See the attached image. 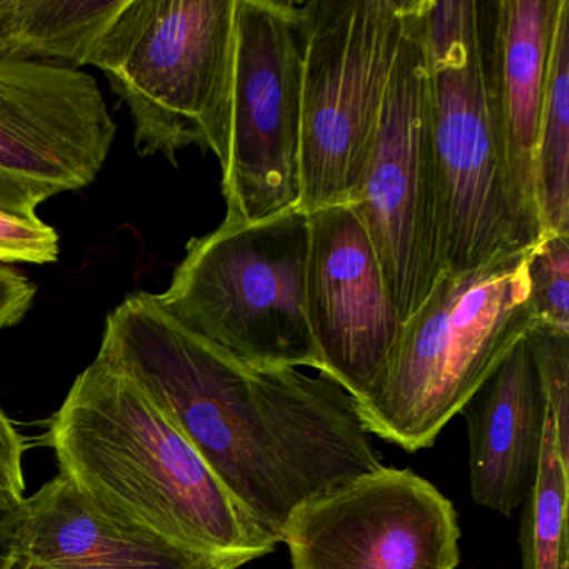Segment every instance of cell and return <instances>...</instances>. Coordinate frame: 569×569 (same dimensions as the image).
<instances>
[{"instance_id":"obj_1","label":"cell","mask_w":569,"mask_h":569,"mask_svg":"<svg viewBox=\"0 0 569 569\" xmlns=\"http://www.w3.org/2000/svg\"><path fill=\"white\" fill-rule=\"evenodd\" d=\"M96 358L128 376L279 541L296 509L382 468L356 399L331 376L241 365L149 292L108 316Z\"/></svg>"},{"instance_id":"obj_2","label":"cell","mask_w":569,"mask_h":569,"mask_svg":"<svg viewBox=\"0 0 569 569\" xmlns=\"http://www.w3.org/2000/svg\"><path fill=\"white\" fill-rule=\"evenodd\" d=\"M41 442L102 515L222 568H241L281 542L232 499L144 392L102 359L78 376Z\"/></svg>"},{"instance_id":"obj_3","label":"cell","mask_w":569,"mask_h":569,"mask_svg":"<svg viewBox=\"0 0 569 569\" xmlns=\"http://www.w3.org/2000/svg\"><path fill=\"white\" fill-rule=\"evenodd\" d=\"M441 182L442 268L472 271L535 246L512 202L496 112L498 0H412Z\"/></svg>"},{"instance_id":"obj_4","label":"cell","mask_w":569,"mask_h":569,"mask_svg":"<svg viewBox=\"0 0 569 569\" xmlns=\"http://www.w3.org/2000/svg\"><path fill=\"white\" fill-rule=\"evenodd\" d=\"M535 321L526 251L472 271L442 272L402 322L375 385L356 401L362 425L405 451L431 448Z\"/></svg>"},{"instance_id":"obj_5","label":"cell","mask_w":569,"mask_h":569,"mask_svg":"<svg viewBox=\"0 0 569 569\" xmlns=\"http://www.w3.org/2000/svg\"><path fill=\"white\" fill-rule=\"evenodd\" d=\"M236 0H124L88 64L131 112L134 148L176 166L189 146L228 162Z\"/></svg>"},{"instance_id":"obj_6","label":"cell","mask_w":569,"mask_h":569,"mask_svg":"<svg viewBox=\"0 0 569 569\" xmlns=\"http://www.w3.org/2000/svg\"><path fill=\"white\" fill-rule=\"evenodd\" d=\"M309 216L226 221L192 239L171 284L154 295L182 328L254 368H312L321 356L306 316Z\"/></svg>"},{"instance_id":"obj_7","label":"cell","mask_w":569,"mask_h":569,"mask_svg":"<svg viewBox=\"0 0 569 569\" xmlns=\"http://www.w3.org/2000/svg\"><path fill=\"white\" fill-rule=\"evenodd\" d=\"M406 0H308L301 202L351 204L372 151L405 32Z\"/></svg>"},{"instance_id":"obj_8","label":"cell","mask_w":569,"mask_h":569,"mask_svg":"<svg viewBox=\"0 0 569 569\" xmlns=\"http://www.w3.org/2000/svg\"><path fill=\"white\" fill-rule=\"evenodd\" d=\"M349 206L371 239L386 289L405 322L445 272L431 89L412 0L405 2V32L388 96Z\"/></svg>"},{"instance_id":"obj_9","label":"cell","mask_w":569,"mask_h":569,"mask_svg":"<svg viewBox=\"0 0 569 569\" xmlns=\"http://www.w3.org/2000/svg\"><path fill=\"white\" fill-rule=\"evenodd\" d=\"M226 221L258 222L301 202L305 2L236 0Z\"/></svg>"},{"instance_id":"obj_10","label":"cell","mask_w":569,"mask_h":569,"mask_svg":"<svg viewBox=\"0 0 569 569\" xmlns=\"http://www.w3.org/2000/svg\"><path fill=\"white\" fill-rule=\"evenodd\" d=\"M459 536L432 482L382 466L296 509L281 541L292 569H456Z\"/></svg>"},{"instance_id":"obj_11","label":"cell","mask_w":569,"mask_h":569,"mask_svg":"<svg viewBox=\"0 0 569 569\" xmlns=\"http://www.w3.org/2000/svg\"><path fill=\"white\" fill-rule=\"evenodd\" d=\"M306 316L322 371L356 401L388 362L402 322L365 226L349 204L309 212Z\"/></svg>"},{"instance_id":"obj_12","label":"cell","mask_w":569,"mask_h":569,"mask_svg":"<svg viewBox=\"0 0 569 569\" xmlns=\"http://www.w3.org/2000/svg\"><path fill=\"white\" fill-rule=\"evenodd\" d=\"M116 124L96 79L81 69L0 61V174L52 196L94 182Z\"/></svg>"},{"instance_id":"obj_13","label":"cell","mask_w":569,"mask_h":569,"mask_svg":"<svg viewBox=\"0 0 569 569\" xmlns=\"http://www.w3.org/2000/svg\"><path fill=\"white\" fill-rule=\"evenodd\" d=\"M548 398L525 336L465 402L475 502L512 516L538 478Z\"/></svg>"},{"instance_id":"obj_14","label":"cell","mask_w":569,"mask_h":569,"mask_svg":"<svg viewBox=\"0 0 569 569\" xmlns=\"http://www.w3.org/2000/svg\"><path fill=\"white\" fill-rule=\"evenodd\" d=\"M226 569L102 515L64 476L19 509L14 569Z\"/></svg>"},{"instance_id":"obj_15","label":"cell","mask_w":569,"mask_h":569,"mask_svg":"<svg viewBox=\"0 0 569 569\" xmlns=\"http://www.w3.org/2000/svg\"><path fill=\"white\" fill-rule=\"evenodd\" d=\"M565 0H498L496 112L512 202L532 242L542 238L535 159L549 59Z\"/></svg>"},{"instance_id":"obj_16","label":"cell","mask_w":569,"mask_h":569,"mask_svg":"<svg viewBox=\"0 0 569 569\" xmlns=\"http://www.w3.org/2000/svg\"><path fill=\"white\" fill-rule=\"evenodd\" d=\"M124 0H0V61L81 68Z\"/></svg>"},{"instance_id":"obj_17","label":"cell","mask_w":569,"mask_h":569,"mask_svg":"<svg viewBox=\"0 0 569 569\" xmlns=\"http://www.w3.org/2000/svg\"><path fill=\"white\" fill-rule=\"evenodd\" d=\"M542 236L569 234V0L562 2L549 59L535 159Z\"/></svg>"},{"instance_id":"obj_18","label":"cell","mask_w":569,"mask_h":569,"mask_svg":"<svg viewBox=\"0 0 569 569\" xmlns=\"http://www.w3.org/2000/svg\"><path fill=\"white\" fill-rule=\"evenodd\" d=\"M568 476L549 409L538 478L522 506V569H568Z\"/></svg>"},{"instance_id":"obj_19","label":"cell","mask_w":569,"mask_h":569,"mask_svg":"<svg viewBox=\"0 0 569 569\" xmlns=\"http://www.w3.org/2000/svg\"><path fill=\"white\" fill-rule=\"evenodd\" d=\"M536 321L569 331V234H545L526 251Z\"/></svg>"},{"instance_id":"obj_20","label":"cell","mask_w":569,"mask_h":569,"mask_svg":"<svg viewBox=\"0 0 569 569\" xmlns=\"http://www.w3.org/2000/svg\"><path fill=\"white\" fill-rule=\"evenodd\" d=\"M555 419L559 456L569 465V331L535 321L525 335Z\"/></svg>"},{"instance_id":"obj_21","label":"cell","mask_w":569,"mask_h":569,"mask_svg":"<svg viewBox=\"0 0 569 569\" xmlns=\"http://www.w3.org/2000/svg\"><path fill=\"white\" fill-rule=\"evenodd\" d=\"M59 236L38 216L0 211V266L14 262L48 264L58 261Z\"/></svg>"},{"instance_id":"obj_22","label":"cell","mask_w":569,"mask_h":569,"mask_svg":"<svg viewBox=\"0 0 569 569\" xmlns=\"http://www.w3.org/2000/svg\"><path fill=\"white\" fill-rule=\"evenodd\" d=\"M22 455L24 441L0 408V501L9 505H22L26 499Z\"/></svg>"},{"instance_id":"obj_23","label":"cell","mask_w":569,"mask_h":569,"mask_svg":"<svg viewBox=\"0 0 569 569\" xmlns=\"http://www.w3.org/2000/svg\"><path fill=\"white\" fill-rule=\"evenodd\" d=\"M36 286L21 272L0 266V329L18 325L34 301Z\"/></svg>"},{"instance_id":"obj_24","label":"cell","mask_w":569,"mask_h":569,"mask_svg":"<svg viewBox=\"0 0 569 569\" xmlns=\"http://www.w3.org/2000/svg\"><path fill=\"white\" fill-rule=\"evenodd\" d=\"M49 198H52L51 192L41 186L0 174V211L34 216L36 208Z\"/></svg>"},{"instance_id":"obj_25","label":"cell","mask_w":569,"mask_h":569,"mask_svg":"<svg viewBox=\"0 0 569 569\" xmlns=\"http://www.w3.org/2000/svg\"><path fill=\"white\" fill-rule=\"evenodd\" d=\"M19 509L21 505L0 501V569H14L16 566V529H18Z\"/></svg>"},{"instance_id":"obj_26","label":"cell","mask_w":569,"mask_h":569,"mask_svg":"<svg viewBox=\"0 0 569 569\" xmlns=\"http://www.w3.org/2000/svg\"><path fill=\"white\" fill-rule=\"evenodd\" d=\"M31 569H38V568H31Z\"/></svg>"}]
</instances>
